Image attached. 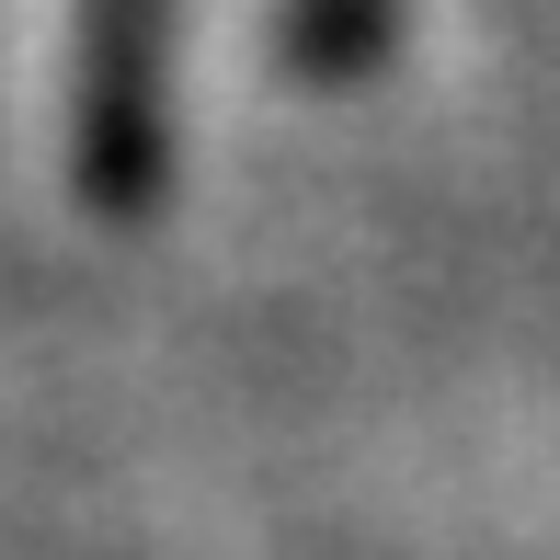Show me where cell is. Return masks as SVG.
Listing matches in <instances>:
<instances>
[{
  "label": "cell",
  "instance_id": "6da1fadb",
  "mask_svg": "<svg viewBox=\"0 0 560 560\" xmlns=\"http://www.w3.org/2000/svg\"><path fill=\"white\" fill-rule=\"evenodd\" d=\"M172 12L184 0H81L69 23V195L138 229L172 184Z\"/></svg>",
  "mask_w": 560,
  "mask_h": 560
},
{
  "label": "cell",
  "instance_id": "7a4b0ae2",
  "mask_svg": "<svg viewBox=\"0 0 560 560\" xmlns=\"http://www.w3.org/2000/svg\"><path fill=\"white\" fill-rule=\"evenodd\" d=\"M400 0H287V69L298 81H354L389 58Z\"/></svg>",
  "mask_w": 560,
  "mask_h": 560
}]
</instances>
